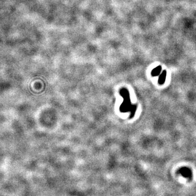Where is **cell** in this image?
Wrapping results in <instances>:
<instances>
[{"instance_id":"3","label":"cell","mask_w":196,"mask_h":196,"mask_svg":"<svg viewBox=\"0 0 196 196\" xmlns=\"http://www.w3.org/2000/svg\"><path fill=\"white\" fill-rule=\"evenodd\" d=\"M180 172L181 174L184 176L186 177H190L191 176V171L187 168H183L181 170H180Z\"/></svg>"},{"instance_id":"1","label":"cell","mask_w":196,"mask_h":196,"mask_svg":"<svg viewBox=\"0 0 196 196\" xmlns=\"http://www.w3.org/2000/svg\"><path fill=\"white\" fill-rule=\"evenodd\" d=\"M123 95L126 101L124 102L123 105V109H126V111H129V110H131L130 109V107L132 109V107H134L135 106H131L130 101V99H129V93L127 90H125V91H123Z\"/></svg>"},{"instance_id":"4","label":"cell","mask_w":196,"mask_h":196,"mask_svg":"<svg viewBox=\"0 0 196 196\" xmlns=\"http://www.w3.org/2000/svg\"><path fill=\"white\" fill-rule=\"evenodd\" d=\"M162 70V67L161 66H158L157 67L154 68L151 71V75L153 76H157L161 73Z\"/></svg>"},{"instance_id":"2","label":"cell","mask_w":196,"mask_h":196,"mask_svg":"<svg viewBox=\"0 0 196 196\" xmlns=\"http://www.w3.org/2000/svg\"><path fill=\"white\" fill-rule=\"evenodd\" d=\"M166 76H167V72L166 71L164 70L162 73L160 74L159 78V80H158V82L160 84H163L165 82L166 79Z\"/></svg>"}]
</instances>
